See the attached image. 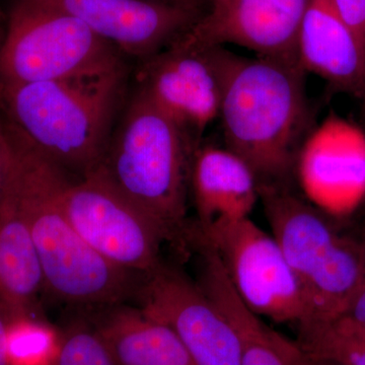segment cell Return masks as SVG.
Returning a JSON list of instances; mask_svg holds the SVG:
<instances>
[{
  "instance_id": "1",
  "label": "cell",
  "mask_w": 365,
  "mask_h": 365,
  "mask_svg": "<svg viewBox=\"0 0 365 365\" xmlns=\"http://www.w3.org/2000/svg\"><path fill=\"white\" fill-rule=\"evenodd\" d=\"M215 53L225 148L251 168L259 185L292 184L300 148L313 130L306 72L290 60L249 58L227 47Z\"/></svg>"
},
{
  "instance_id": "2",
  "label": "cell",
  "mask_w": 365,
  "mask_h": 365,
  "mask_svg": "<svg viewBox=\"0 0 365 365\" xmlns=\"http://www.w3.org/2000/svg\"><path fill=\"white\" fill-rule=\"evenodd\" d=\"M13 176L39 257L45 292L59 302L95 312L135 299L144 276L120 268L81 237L64 210L72 181L6 121Z\"/></svg>"
},
{
  "instance_id": "3",
  "label": "cell",
  "mask_w": 365,
  "mask_h": 365,
  "mask_svg": "<svg viewBox=\"0 0 365 365\" xmlns=\"http://www.w3.org/2000/svg\"><path fill=\"white\" fill-rule=\"evenodd\" d=\"M130 68L103 76L0 83L7 123L72 181L100 167L130 93Z\"/></svg>"
},
{
  "instance_id": "4",
  "label": "cell",
  "mask_w": 365,
  "mask_h": 365,
  "mask_svg": "<svg viewBox=\"0 0 365 365\" xmlns=\"http://www.w3.org/2000/svg\"><path fill=\"white\" fill-rule=\"evenodd\" d=\"M97 170L155 220L170 242H186L190 168L197 146L134 83Z\"/></svg>"
},
{
  "instance_id": "5",
  "label": "cell",
  "mask_w": 365,
  "mask_h": 365,
  "mask_svg": "<svg viewBox=\"0 0 365 365\" xmlns=\"http://www.w3.org/2000/svg\"><path fill=\"white\" fill-rule=\"evenodd\" d=\"M128 58L78 19L45 0H13L0 51V83L103 76L130 68Z\"/></svg>"
},
{
  "instance_id": "6",
  "label": "cell",
  "mask_w": 365,
  "mask_h": 365,
  "mask_svg": "<svg viewBox=\"0 0 365 365\" xmlns=\"http://www.w3.org/2000/svg\"><path fill=\"white\" fill-rule=\"evenodd\" d=\"M188 242L215 255L230 285L260 318L297 327L309 321L304 290L273 235L250 217L206 230L189 228Z\"/></svg>"
},
{
  "instance_id": "7",
  "label": "cell",
  "mask_w": 365,
  "mask_h": 365,
  "mask_svg": "<svg viewBox=\"0 0 365 365\" xmlns=\"http://www.w3.org/2000/svg\"><path fill=\"white\" fill-rule=\"evenodd\" d=\"M71 225L108 261L140 276L157 270L167 232L98 170L71 181L63 197Z\"/></svg>"
},
{
  "instance_id": "8",
  "label": "cell",
  "mask_w": 365,
  "mask_h": 365,
  "mask_svg": "<svg viewBox=\"0 0 365 365\" xmlns=\"http://www.w3.org/2000/svg\"><path fill=\"white\" fill-rule=\"evenodd\" d=\"M271 235L307 292L328 284L359 262L364 237L342 232L292 184L259 185Z\"/></svg>"
},
{
  "instance_id": "9",
  "label": "cell",
  "mask_w": 365,
  "mask_h": 365,
  "mask_svg": "<svg viewBox=\"0 0 365 365\" xmlns=\"http://www.w3.org/2000/svg\"><path fill=\"white\" fill-rule=\"evenodd\" d=\"M135 300L176 333L194 365H241V342L234 327L181 271L163 263L143 278Z\"/></svg>"
},
{
  "instance_id": "10",
  "label": "cell",
  "mask_w": 365,
  "mask_h": 365,
  "mask_svg": "<svg viewBox=\"0 0 365 365\" xmlns=\"http://www.w3.org/2000/svg\"><path fill=\"white\" fill-rule=\"evenodd\" d=\"M309 0H210L207 11L170 48L202 51L239 46L256 56L299 62L297 42Z\"/></svg>"
},
{
  "instance_id": "11",
  "label": "cell",
  "mask_w": 365,
  "mask_h": 365,
  "mask_svg": "<svg viewBox=\"0 0 365 365\" xmlns=\"http://www.w3.org/2000/svg\"><path fill=\"white\" fill-rule=\"evenodd\" d=\"M136 64L134 83L198 148L204 132L220 116L222 81L215 48L202 51L169 48Z\"/></svg>"
},
{
  "instance_id": "12",
  "label": "cell",
  "mask_w": 365,
  "mask_h": 365,
  "mask_svg": "<svg viewBox=\"0 0 365 365\" xmlns=\"http://www.w3.org/2000/svg\"><path fill=\"white\" fill-rule=\"evenodd\" d=\"M78 19L128 59L143 61L172 47L203 11L148 0H45Z\"/></svg>"
},
{
  "instance_id": "13",
  "label": "cell",
  "mask_w": 365,
  "mask_h": 365,
  "mask_svg": "<svg viewBox=\"0 0 365 365\" xmlns=\"http://www.w3.org/2000/svg\"><path fill=\"white\" fill-rule=\"evenodd\" d=\"M297 58L306 74L323 78L333 90L364 97L365 45L333 0H309L300 26Z\"/></svg>"
},
{
  "instance_id": "14",
  "label": "cell",
  "mask_w": 365,
  "mask_h": 365,
  "mask_svg": "<svg viewBox=\"0 0 365 365\" xmlns=\"http://www.w3.org/2000/svg\"><path fill=\"white\" fill-rule=\"evenodd\" d=\"M189 193L197 213L196 228L250 217L259 200V182L239 155L223 146L200 145L192 155Z\"/></svg>"
},
{
  "instance_id": "15",
  "label": "cell",
  "mask_w": 365,
  "mask_h": 365,
  "mask_svg": "<svg viewBox=\"0 0 365 365\" xmlns=\"http://www.w3.org/2000/svg\"><path fill=\"white\" fill-rule=\"evenodd\" d=\"M43 292L44 277L39 257L11 170L0 204V294L16 323H39Z\"/></svg>"
},
{
  "instance_id": "16",
  "label": "cell",
  "mask_w": 365,
  "mask_h": 365,
  "mask_svg": "<svg viewBox=\"0 0 365 365\" xmlns=\"http://www.w3.org/2000/svg\"><path fill=\"white\" fill-rule=\"evenodd\" d=\"M91 313L118 365H194L176 333L141 307L120 304Z\"/></svg>"
},
{
  "instance_id": "17",
  "label": "cell",
  "mask_w": 365,
  "mask_h": 365,
  "mask_svg": "<svg viewBox=\"0 0 365 365\" xmlns=\"http://www.w3.org/2000/svg\"><path fill=\"white\" fill-rule=\"evenodd\" d=\"M295 172L314 192L322 185L365 184V133L356 125L331 116L309 132Z\"/></svg>"
},
{
  "instance_id": "18",
  "label": "cell",
  "mask_w": 365,
  "mask_h": 365,
  "mask_svg": "<svg viewBox=\"0 0 365 365\" xmlns=\"http://www.w3.org/2000/svg\"><path fill=\"white\" fill-rule=\"evenodd\" d=\"M197 282L222 309L239 336L241 365H289L278 344V332L269 328L242 302L220 262L215 258L206 259L201 264Z\"/></svg>"
},
{
  "instance_id": "19",
  "label": "cell",
  "mask_w": 365,
  "mask_h": 365,
  "mask_svg": "<svg viewBox=\"0 0 365 365\" xmlns=\"http://www.w3.org/2000/svg\"><path fill=\"white\" fill-rule=\"evenodd\" d=\"M297 329V344L312 356L335 365H365V328L351 319L340 317Z\"/></svg>"
},
{
  "instance_id": "20",
  "label": "cell",
  "mask_w": 365,
  "mask_h": 365,
  "mask_svg": "<svg viewBox=\"0 0 365 365\" xmlns=\"http://www.w3.org/2000/svg\"><path fill=\"white\" fill-rule=\"evenodd\" d=\"M54 336L47 328L35 322H18L11 327L9 337L11 365H45L56 357Z\"/></svg>"
},
{
  "instance_id": "21",
  "label": "cell",
  "mask_w": 365,
  "mask_h": 365,
  "mask_svg": "<svg viewBox=\"0 0 365 365\" xmlns=\"http://www.w3.org/2000/svg\"><path fill=\"white\" fill-rule=\"evenodd\" d=\"M55 365H118L95 327L71 329L59 345Z\"/></svg>"
},
{
  "instance_id": "22",
  "label": "cell",
  "mask_w": 365,
  "mask_h": 365,
  "mask_svg": "<svg viewBox=\"0 0 365 365\" xmlns=\"http://www.w3.org/2000/svg\"><path fill=\"white\" fill-rule=\"evenodd\" d=\"M343 20L365 45V0H333Z\"/></svg>"
},
{
  "instance_id": "23",
  "label": "cell",
  "mask_w": 365,
  "mask_h": 365,
  "mask_svg": "<svg viewBox=\"0 0 365 365\" xmlns=\"http://www.w3.org/2000/svg\"><path fill=\"white\" fill-rule=\"evenodd\" d=\"M13 157V146L7 131L6 120L0 112V204L4 198L7 181L11 174Z\"/></svg>"
},
{
  "instance_id": "24",
  "label": "cell",
  "mask_w": 365,
  "mask_h": 365,
  "mask_svg": "<svg viewBox=\"0 0 365 365\" xmlns=\"http://www.w3.org/2000/svg\"><path fill=\"white\" fill-rule=\"evenodd\" d=\"M278 344L289 365H335L326 360L317 359L304 351L294 341L287 339L281 334H277Z\"/></svg>"
},
{
  "instance_id": "25",
  "label": "cell",
  "mask_w": 365,
  "mask_h": 365,
  "mask_svg": "<svg viewBox=\"0 0 365 365\" xmlns=\"http://www.w3.org/2000/svg\"><path fill=\"white\" fill-rule=\"evenodd\" d=\"M16 323L6 300L0 294V365H11L9 359V337L11 327Z\"/></svg>"
},
{
  "instance_id": "26",
  "label": "cell",
  "mask_w": 365,
  "mask_h": 365,
  "mask_svg": "<svg viewBox=\"0 0 365 365\" xmlns=\"http://www.w3.org/2000/svg\"><path fill=\"white\" fill-rule=\"evenodd\" d=\"M343 317L365 328V267L359 287Z\"/></svg>"
},
{
  "instance_id": "27",
  "label": "cell",
  "mask_w": 365,
  "mask_h": 365,
  "mask_svg": "<svg viewBox=\"0 0 365 365\" xmlns=\"http://www.w3.org/2000/svg\"><path fill=\"white\" fill-rule=\"evenodd\" d=\"M148 1L160 2V4H170V6H176L185 7V9H196V11H207L210 0H148Z\"/></svg>"
},
{
  "instance_id": "28",
  "label": "cell",
  "mask_w": 365,
  "mask_h": 365,
  "mask_svg": "<svg viewBox=\"0 0 365 365\" xmlns=\"http://www.w3.org/2000/svg\"><path fill=\"white\" fill-rule=\"evenodd\" d=\"M6 33V14L0 9V51L4 45V38Z\"/></svg>"
},
{
  "instance_id": "29",
  "label": "cell",
  "mask_w": 365,
  "mask_h": 365,
  "mask_svg": "<svg viewBox=\"0 0 365 365\" xmlns=\"http://www.w3.org/2000/svg\"><path fill=\"white\" fill-rule=\"evenodd\" d=\"M362 100H364V106H365V88H364V97H362Z\"/></svg>"
}]
</instances>
